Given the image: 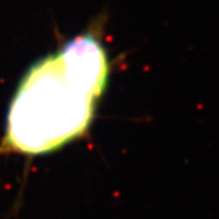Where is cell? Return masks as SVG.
I'll use <instances>...</instances> for the list:
<instances>
[{
	"label": "cell",
	"mask_w": 219,
	"mask_h": 219,
	"mask_svg": "<svg viewBox=\"0 0 219 219\" xmlns=\"http://www.w3.org/2000/svg\"><path fill=\"white\" fill-rule=\"evenodd\" d=\"M108 71L106 52L90 34L34 63L10 105L4 146L40 155L80 136L93 119Z\"/></svg>",
	"instance_id": "6da1fadb"
}]
</instances>
